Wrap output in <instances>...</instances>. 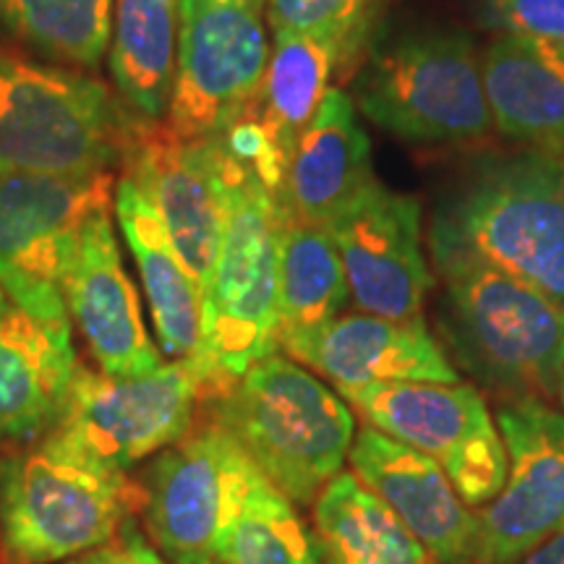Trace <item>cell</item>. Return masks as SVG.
I'll return each mask as SVG.
<instances>
[{
	"instance_id": "6da1fadb",
	"label": "cell",
	"mask_w": 564,
	"mask_h": 564,
	"mask_svg": "<svg viewBox=\"0 0 564 564\" xmlns=\"http://www.w3.org/2000/svg\"><path fill=\"white\" fill-rule=\"evenodd\" d=\"M442 282L444 352L499 403H552L564 373V306L447 238L429 236Z\"/></svg>"
},
{
	"instance_id": "7a4b0ae2",
	"label": "cell",
	"mask_w": 564,
	"mask_h": 564,
	"mask_svg": "<svg viewBox=\"0 0 564 564\" xmlns=\"http://www.w3.org/2000/svg\"><path fill=\"white\" fill-rule=\"evenodd\" d=\"M429 236L564 306V154L523 147L465 160L436 199Z\"/></svg>"
},
{
	"instance_id": "3957f363",
	"label": "cell",
	"mask_w": 564,
	"mask_h": 564,
	"mask_svg": "<svg viewBox=\"0 0 564 564\" xmlns=\"http://www.w3.org/2000/svg\"><path fill=\"white\" fill-rule=\"evenodd\" d=\"M217 150L225 192L223 238L202 293L199 345L188 356L202 373L204 400L228 390L253 364L280 352L278 272L285 212L278 194L249 167L220 144Z\"/></svg>"
},
{
	"instance_id": "277c9868",
	"label": "cell",
	"mask_w": 564,
	"mask_h": 564,
	"mask_svg": "<svg viewBox=\"0 0 564 564\" xmlns=\"http://www.w3.org/2000/svg\"><path fill=\"white\" fill-rule=\"evenodd\" d=\"M202 411L241 444L259 474L293 507L316 502L343 470L356 440V415L343 394L280 352L204 400Z\"/></svg>"
},
{
	"instance_id": "5b68a950",
	"label": "cell",
	"mask_w": 564,
	"mask_h": 564,
	"mask_svg": "<svg viewBox=\"0 0 564 564\" xmlns=\"http://www.w3.org/2000/svg\"><path fill=\"white\" fill-rule=\"evenodd\" d=\"M141 126L95 70L0 45V173L118 171Z\"/></svg>"
},
{
	"instance_id": "8992f818",
	"label": "cell",
	"mask_w": 564,
	"mask_h": 564,
	"mask_svg": "<svg viewBox=\"0 0 564 564\" xmlns=\"http://www.w3.org/2000/svg\"><path fill=\"white\" fill-rule=\"evenodd\" d=\"M350 97L373 126L408 144H474L494 131L481 51L453 26L384 40L366 55Z\"/></svg>"
},
{
	"instance_id": "52a82bcc",
	"label": "cell",
	"mask_w": 564,
	"mask_h": 564,
	"mask_svg": "<svg viewBox=\"0 0 564 564\" xmlns=\"http://www.w3.org/2000/svg\"><path fill=\"white\" fill-rule=\"evenodd\" d=\"M137 510L129 476L45 434L0 455V564H58L108 544Z\"/></svg>"
},
{
	"instance_id": "ba28073f",
	"label": "cell",
	"mask_w": 564,
	"mask_h": 564,
	"mask_svg": "<svg viewBox=\"0 0 564 564\" xmlns=\"http://www.w3.org/2000/svg\"><path fill=\"white\" fill-rule=\"evenodd\" d=\"M253 474L241 444L204 411L188 434L144 463L133 481L137 510L165 564H225Z\"/></svg>"
},
{
	"instance_id": "9c48e42d",
	"label": "cell",
	"mask_w": 564,
	"mask_h": 564,
	"mask_svg": "<svg viewBox=\"0 0 564 564\" xmlns=\"http://www.w3.org/2000/svg\"><path fill=\"white\" fill-rule=\"evenodd\" d=\"M116 171L0 173V288L37 319L68 327L66 278L84 225L112 207Z\"/></svg>"
},
{
	"instance_id": "30bf717a",
	"label": "cell",
	"mask_w": 564,
	"mask_h": 564,
	"mask_svg": "<svg viewBox=\"0 0 564 564\" xmlns=\"http://www.w3.org/2000/svg\"><path fill=\"white\" fill-rule=\"evenodd\" d=\"M202 400L204 382L192 358L141 377H110L79 364L51 436L110 474L129 476L188 434Z\"/></svg>"
},
{
	"instance_id": "8fae6325",
	"label": "cell",
	"mask_w": 564,
	"mask_h": 564,
	"mask_svg": "<svg viewBox=\"0 0 564 564\" xmlns=\"http://www.w3.org/2000/svg\"><path fill=\"white\" fill-rule=\"evenodd\" d=\"M264 0H178V51L165 123L178 139L223 133L262 87L270 63Z\"/></svg>"
},
{
	"instance_id": "7c38bea8",
	"label": "cell",
	"mask_w": 564,
	"mask_h": 564,
	"mask_svg": "<svg viewBox=\"0 0 564 564\" xmlns=\"http://www.w3.org/2000/svg\"><path fill=\"white\" fill-rule=\"evenodd\" d=\"M343 398L369 426L440 463L468 507L489 505L502 491L507 449L476 384H366Z\"/></svg>"
},
{
	"instance_id": "4fadbf2b",
	"label": "cell",
	"mask_w": 564,
	"mask_h": 564,
	"mask_svg": "<svg viewBox=\"0 0 564 564\" xmlns=\"http://www.w3.org/2000/svg\"><path fill=\"white\" fill-rule=\"evenodd\" d=\"M507 449L502 491L476 512L474 564H514L564 533V413L541 400L499 403Z\"/></svg>"
},
{
	"instance_id": "5bb4252c",
	"label": "cell",
	"mask_w": 564,
	"mask_h": 564,
	"mask_svg": "<svg viewBox=\"0 0 564 564\" xmlns=\"http://www.w3.org/2000/svg\"><path fill=\"white\" fill-rule=\"evenodd\" d=\"M423 207L411 194L371 183L329 225L358 312L413 319L436 288L423 251Z\"/></svg>"
},
{
	"instance_id": "9a60e30c",
	"label": "cell",
	"mask_w": 564,
	"mask_h": 564,
	"mask_svg": "<svg viewBox=\"0 0 564 564\" xmlns=\"http://www.w3.org/2000/svg\"><path fill=\"white\" fill-rule=\"evenodd\" d=\"M123 175L150 196L154 212L204 293L223 238L225 192L215 139H178L165 123H144Z\"/></svg>"
},
{
	"instance_id": "2e32d148",
	"label": "cell",
	"mask_w": 564,
	"mask_h": 564,
	"mask_svg": "<svg viewBox=\"0 0 564 564\" xmlns=\"http://www.w3.org/2000/svg\"><path fill=\"white\" fill-rule=\"evenodd\" d=\"M70 324L100 371L110 377H141L160 369L162 352L144 324L139 291L123 267L112 207L84 225L66 278Z\"/></svg>"
},
{
	"instance_id": "e0dca14e",
	"label": "cell",
	"mask_w": 564,
	"mask_h": 564,
	"mask_svg": "<svg viewBox=\"0 0 564 564\" xmlns=\"http://www.w3.org/2000/svg\"><path fill=\"white\" fill-rule=\"evenodd\" d=\"M350 470L403 520L440 564H474L478 518L442 465L366 423L350 447Z\"/></svg>"
},
{
	"instance_id": "ac0fdd59",
	"label": "cell",
	"mask_w": 564,
	"mask_h": 564,
	"mask_svg": "<svg viewBox=\"0 0 564 564\" xmlns=\"http://www.w3.org/2000/svg\"><path fill=\"white\" fill-rule=\"evenodd\" d=\"M293 361L333 382L340 394L366 384L460 382V373L423 314L413 319H390L345 312L295 350Z\"/></svg>"
},
{
	"instance_id": "d6986e66",
	"label": "cell",
	"mask_w": 564,
	"mask_h": 564,
	"mask_svg": "<svg viewBox=\"0 0 564 564\" xmlns=\"http://www.w3.org/2000/svg\"><path fill=\"white\" fill-rule=\"evenodd\" d=\"M76 366L70 329L37 319L0 288V444H30L53 432Z\"/></svg>"
},
{
	"instance_id": "ffe728a7",
	"label": "cell",
	"mask_w": 564,
	"mask_h": 564,
	"mask_svg": "<svg viewBox=\"0 0 564 564\" xmlns=\"http://www.w3.org/2000/svg\"><path fill=\"white\" fill-rule=\"evenodd\" d=\"M377 183L369 133L348 91H327L288 160L280 204L285 217L329 228Z\"/></svg>"
},
{
	"instance_id": "44dd1931",
	"label": "cell",
	"mask_w": 564,
	"mask_h": 564,
	"mask_svg": "<svg viewBox=\"0 0 564 564\" xmlns=\"http://www.w3.org/2000/svg\"><path fill=\"white\" fill-rule=\"evenodd\" d=\"M481 66L494 131L564 154V45L494 34Z\"/></svg>"
},
{
	"instance_id": "7402d4cb",
	"label": "cell",
	"mask_w": 564,
	"mask_h": 564,
	"mask_svg": "<svg viewBox=\"0 0 564 564\" xmlns=\"http://www.w3.org/2000/svg\"><path fill=\"white\" fill-rule=\"evenodd\" d=\"M361 47L364 42L333 32H272L262 87L243 112L262 126L285 171L301 133Z\"/></svg>"
},
{
	"instance_id": "603a6c76",
	"label": "cell",
	"mask_w": 564,
	"mask_h": 564,
	"mask_svg": "<svg viewBox=\"0 0 564 564\" xmlns=\"http://www.w3.org/2000/svg\"><path fill=\"white\" fill-rule=\"evenodd\" d=\"M112 212L137 262L158 335V348L173 361L194 356L202 335V291L137 181L121 173Z\"/></svg>"
},
{
	"instance_id": "cb8c5ba5",
	"label": "cell",
	"mask_w": 564,
	"mask_h": 564,
	"mask_svg": "<svg viewBox=\"0 0 564 564\" xmlns=\"http://www.w3.org/2000/svg\"><path fill=\"white\" fill-rule=\"evenodd\" d=\"M348 280L329 228L282 217L278 272L280 350L295 356L316 333L345 314Z\"/></svg>"
},
{
	"instance_id": "d4e9b609",
	"label": "cell",
	"mask_w": 564,
	"mask_h": 564,
	"mask_svg": "<svg viewBox=\"0 0 564 564\" xmlns=\"http://www.w3.org/2000/svg\"><path fill=\"white\" fill-rule=\"evenodd\" d=\"M314 541L322 564H440L352 470L316 497Z\"/></svg>"
},
{
	"instance_id": "484cf974",
	"label": "cell",
	"mask_w": 564,
	"mask_h": 564,
	"mask_svg": "<svg viewBox=\"0 0 564 564\" xmlns=\"http://www.w3.org/2000/svg\"><path fill=\"white\" fill-rule=\"evenodd\" d=\"M175 51L178 0H116L108 70L112 89L139 121H165Z\"/></svg>"
},
{
	"instance_id": "4316f807",
	"label": "cell",
	"mask_w": 564,
	"mask_h": 564,
	"mask_svg": "<svg viewBox=\"0 0 564 564\" xmlns=\"http://www.w3.org/2000/svg\"><path fill=\"white\" fill-rule=\"evenodd\" d=\"M116 0H0V26L37 58L97 70L110 51Z\"/></svg>"
},
{
	"instance_id": "83f0119b",
	"label": "cell",
	"mask_w": 564,
	"mask_h": 564,
	"mask_svg": "<svg viewBox=\"0 0 564 564\" xmlns=\"http://www.w3.org/2000/svg\"><path fill=\"white\" fill-rule=\"evenodd\" d=\"M225 564H322L314 535L259 468L238 507Z\"/></svg>"
},
{
	"instance_id": "f1b7e54d",
	"label": "cell",
	"mask_w": 564,
	"mask_h": 564,
	"mask_svg": "<svg viewBox=\"0 0 564 564\" xmlns=\"http://www.w3.org/2000/svg\"><path fill=\"white\" fill-rule=\"evenodd\" d=\"M272 32H333L369 40L379 0H264Z\"/></svg>"
},
{
	"instance_id": "f546056e",
	"label": "cell",
	"mask_w": 564,
	"mask_h": 564,
	"mask_svg": "<svg viewBox=\"0 0 564 564\" xmlns=\"http://www.w3.org/2000/svg\"><path fill=\"white\" fill-rule=\"evenodd\" d=\"M478 21L494 34L564 45V0H478Z\"/></svg>"
},
{
	"instance_id": "4dcf8cb0",
	"label": "cell",
	"mask_w": 564,
	"mask_h": 564,
	"mask_svg": "<svg viewBox=\"0 0 564 564\" xmlns=\"http://www.w3.org/2000/svg\"><path fill=\"white\" fill-rule=\"evenodd\" d=\"M58 564H165V560L150 544L144 528L131 514V518L123 520V525L118 528V533L112 535L108 544L95 546Z\"/></svg>"
},
{
	"instance_id": "1f68e13d",
	"label": "cell",
	"mask_w": 564,
	"mask_h": 564,
	"mask_svg": "<svg viewBox=\"0 0 564 564\" xmlns=\"http://www.w3.org/2000/svg\"><path fill=\"white\" fill-rule=\"evenodd\" d=\"M514 564H564V533L549 539L546 544L533 549L531 554H525L523 560Z\"/></svg>"
},
{
	"instance_id": "d6a6232c",
	"label": "cell",
	"mask_w": 564,
	"mask_h": 564,
	"mask_svg": "<svg viewBox=\"0 0 564 564\" xmlns=\"http://www.w3.org/2000/svg\"><path fill=\"white\" fill-rule=\"evenodd\" d=\"M556 403H560V411L564 413V373H562V382H560V392H556Z\"/></svg>"
}]
</instances>
